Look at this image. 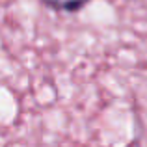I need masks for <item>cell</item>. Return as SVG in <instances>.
Instances as JSON below:
<instances>
[{
	"label": "cell",
	"instance_id": "6da1fadb",
	"mask_svg": "<svg viewBox=\"0 0 147 147\" xmlns=\"http://www.w3.org/2000/svg\"><path fill=\"white\" fill-rule=\"evenodd\" d=\"M47 7L56 11H67V13H73V11H78L86 6L90 0H41Z\"/></svg>",
	"mask_w": 147,
	"mask_h": 147
}]
</instances>
